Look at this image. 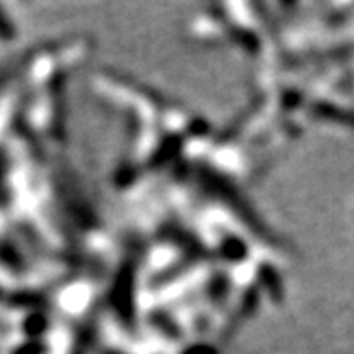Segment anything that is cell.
Wrapping results in <instances>:
<instances>
[{"mask_svg": "<svg viewBox=\"0 0 354 354\" xmlns=\"http://www.w3.org/2000/svg\"><path fill=\"white\" fill-rule=\"evenodd\" d=\"M46 353V346H44V342L39 341H30L22 344L20 348H16L12 354H44Z\"/></svg>", "mask_w": 354, "mask_h": 354, "instance_id": "cell-5", "label": "cell"}, {"mask_svg": "<svg viewBox=\"0 0 354 354\" xmlns=\"http://www.w3.org/2000/svg\"><path fill=\"white\" fill-rule=\"evenodd\" d=\"M48 317L44 315L41 311H34L32 315L26 317L24 321V330L28 337H32V339H36V337H39L44 330L48 329Z\"/></svg>", "mask_w": 354, "mask_h": 354, "instance_id": "cell-3", "label": "cell"}, {"mask_svg": "<svg viewBox=\"0 0 354 354\" xmlns=\"http://www.w3.org/2000/svg\"><path fill=\"white\" fill-rule=\"evenodd\" d=\"M4 299H6V295H4V291L0 290V301H4Z\"/></svg>", "mask_w": 354, "mask_h": 354, "instance_id": "cell-8", "label": "cell"}, {"mask_svg": "<svg viewBox=\"0 0 354 354\" xmlns=\"http://www.w3.org/2000/svg\"><path fill=\"white\" fill-rule=\"evenodd\" d=\"M4 301L12 307H39V305H44V297L34 291H18L12 295H6Z\"/></svg>", "mask_w": 354, "mask_h": 354, "instance_id": "cell-2", "label": "cell"}, {"mask_svg": "<svg viewBox=\"0 0 354 354\" xmlns=\"http://www.w3.org/2000/svg\"><path fill=\"white\" fill-rule=\"evenodd\" d=\"M16 38V28L10 22V18L6 16L4 8H0V39L4 41H10V39Z\"/></svg>", "mask_w": 354, "mask_h": 354, "instance_id": "cell-4", "label": "cell"}, {"mask_svg": "<svg viewBox=\"0 0 354 354\" xmlns=\"http://www.w3.org/2000/svg\"><path fill=\"white\" fill-rule=\"evenodd\" d=\"M2 258H4V260H8V264L12 266V268L18 264V256H16V252L10 250V248H6V250L2 252Z\"/></svg>", "mask_w": 354, "mask_h": 354, "instance_id": "cell-6", "label": "cell"}, {"mask_svg": "<svg viewBox=\"0 0 354 354\" xmlns=\"http://www.w3.org/2000/svg\"><path fill=\"white\" fill-rule=\"evenodd\" d=\"M4 164H6V160H4V156L0 153V181H2V174H4Z\"/></svg>", "mask_w": 354, "mask_h": 354, "instance_id": "cell-7", "label": "cell"}, {"mask_svg": "<svg viewBox=\"0 0 354 354\" xmlns=\"http://www.w3.org/2000/svg\"><path fill=\"white\" fill-rule=\"evenodd\" d=\"M130 288H132V279L130 272H124L120 278L116 279V286L113 291V304L120 313L130 315Z\"/></svg>", "mask_w": 354, "mask_h": 354, "instance_id": "cell-1", "label": "cell"}]
</instances>
